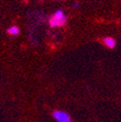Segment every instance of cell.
<instances>
[{
    "label": "cell",
    "mask_w": 121,
    "mask_h": 122,
    "mask_svg": "<svg viewBox=\"0 0 121 122\" xmlns=\"http://www.w3.org/2000/svg\"><path fill=\"white\" fill-rule=\"evenodd\" d=\"M7 32H8V34H10L12 36H17V35L20 34V28L18 26H16V25H13V26L8 28Z\"/></svg>",
    "instance_id": "4"
},
{
    "label": "cell",
    "mask_w": 121,
    "mask_h": 122,
    "mask_svg": "<svg viewBox=\"0 0 121 122\" xmlns=\"http://www.w3.org/2000/svg\"><path fill=\"white\" fill-rule=\"evenodd\" d=\"M52 116L57 122H73L71 115L64 111H54Z\"/></svg>",
    "instance_id": "2"
},
{
    "label": "cell",
    "mask_w": 121,
    "mask_h": 122,
    "mask_svg": "<svg viewBox=\"0 0 121 122\" xmlns=\"http://www.w3.org/2000/svg\"><path fill=\"white\" fill-rule=\"evenodd\" d=\"M66 22H67V17L62 10H57L49 20V24L52 28L60 27L64 25Z\"/></svg>",
    "instance_id": "1"
},
{
    "label": "cell",
    "mask_w": 121,
    "mask_h": 122,
    "mask_svg": "<svg viewBox=\"0 0 121 122\" xmlns=\"http://www.w3.org/2000/svg\"><path fill=\"white\" fill-rule=\"evenodd\" d=\"M103 42H104V45L109 49H113L116 46V41L112 37H106L103 40Z\"/></svg>",
    "instance_id": "3"
},
{
    "label": "cell",
    "mask_w": 121,
    "mask_h": 122,
    "mask_svg": "<svg viewBox=\"0 0 121 122\" xmlns=\"http://www.w3.org/2000/svg\"><path fill=\"white\" fill-rule=\"evenodd\" d=\"M75 7H79V3H75Z\"/></svg>",
    "instance_id": "5"
}]
</instances>
